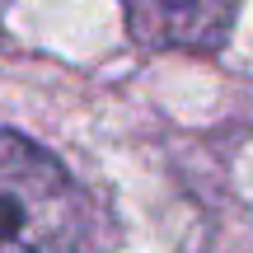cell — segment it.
Returning a JSON list of instances; mask_svg holds the SVG:
<instances>
[{"mask_svg":"<svg viewBox=\"0 0 253 253\" xmlns=\"http://www.w3.org/2000/svg\"><path fill=\"white\" fill-rule=\"evenodd\" d=\"M84 192L52 150L0 131V253H80Z\"/></svg>","mask_w":253,"mask_h":253,"instance_id":"6da1fadb","label":"cell"},{"mask_svg":"<svg viewBox=\"0 0 253 253\" xmlns=\"http://www.w3.org/2000/svg\"><path fill=\"white\" fill-rule=\"evenodd\" d=\"M126 33L145 52H220L235 33L239 0H122Z\"/></svg>","mask_w":253,"mask_h":253,"instance_id":"7a4b0ae2","label":"cell"}]
</instances>
